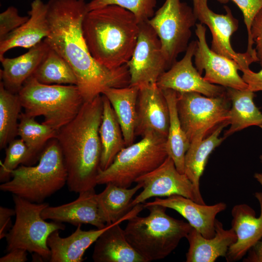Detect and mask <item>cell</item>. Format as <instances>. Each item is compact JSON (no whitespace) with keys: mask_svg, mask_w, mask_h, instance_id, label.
I'll return each instance as SVG.
<instances>
[{"mask_svg":"<svg viewBox=\"0 0 262 262\" xmlns=\"http://www.w3.org/2000/svg\"><path fill=\"white\" fill-rule=\"evenodd\" d=\"M46 4L49 33L44 41L72 67L84 102L92 101L108 88L130 85L127 64L109 69L90 54L82 30L88 12L84 0H49Z\"/></svg>","mask_w":262,"mask_h":262,"instance_id":"cell-1","label":"cell"},{"mask_svg":"<svg viewBox=\"0 0 262 262\" xmlns=\"http://www.w3.org/2000/svg\"><path fill=\"white\" fill-rule=\"evenodd\" d=\"M103 110L102 95L85 102L76 116L58 131L56 139L67 172L70 191L94 189L102 152L99 129Z\"/></svg>","mask_w":262,"mask_h":262,"instance_id":"cell-2","label":"cell"},{"mask_svg":"<svg viewBox=\"0 0 262 262\" xmlns=\"http://www.w3.org/2000/svg\"><path fill=\"white\" fill-rule=\"evenodd\" d=\"M83 36L93 58L109 69L126 65L137 42L139 23L129 10L115 5L88 11L82 22Z\"/></svg>","mask_w":262,"mask_h":262,"instance_id":"cell-3","label":"cell"},{"mask_svg":"<svg viewBox=\"0 0 262 262\" xmlns=\"http://www.w3.org/2000/svg\"><path fill=\"white\" fill-rule=\"evenodd\" d=\"M145 208L149 211L148 215H137L127 220L126 237L147 262L163 259L186 237L192 227L168 215L164 207L152 205Z\"/></svg>","mask_w":262,"mask_h":262,"instance_id":"cell-4","label":"cell"},{"mask_svg":"<svg viewBox=\"0 0 262 262\" xmlns=\"http://www.w3.org/2000/svg\"><path fill=\"white\" fill-rule=\"evenodd\" d=\"M10 180L0 190L34 203H43L67 182V172L56 138L49 141L35 166L21 165L13 170Z\"/></svg>","mask_w":262,"mask_h":262,"instance_id":"cell-5","label":"cell"},{"mask_svg":"<svg viewBox=\"0 0 262 262\" xmlns=\"http://www.w3.org/2000/svg\"><path fill=\"white\" fill-rule=\"evenodd\" d=\"M17 94L25 114L43 116L42 123L57 131L76 116L84 103L76 85L44 84L33 76Z\"/></svg>","mask_w":262,"mask_h":262,"instance_id":"cell-6","label":"cell"},{"mask_svg":"<svg viewBox=\"0 0 262 262\" xmlns=\"http://www.w3.org/2000/svg\"><path fill=\"white\" fill-rule=\"evenodd\" d=\"M166 139L154 133L124 147L106 169L99 170L97 184L129 188L137 179L160 165L168 156Z\"/></svg>","mask_w":262,"mask_h":262,"instance_id":"cell-7","label":"cell"},{"mask_svg":"<svg viewBox=\"0 0 262 262\" xmlns=\"http://www.w3.org/2000/svg\"><path fill=\"white\" fill-rule=\"evenodd\" d=\"M16 220L5 236L6 251L22 248L49 260L50 250L47 244L49 236L54 231L64 230L61 222H47L41 213L49 204L34 203L13 195Z\"/></svg>","mask_w":262,"mask_h":262,"instance_id":"cell-8","label":"cell"},{"mask_svg":"<svg viewBox=\"0 0 262 262\" xmlns=\"http://www.w3.org/2000/svg\"><path fill=\"white\" fill-rule=\"evenodd\" d=\"M177 108L181 127L190 142H199L229 121L227 93L209 97L196 92L177 93Z\"/></svg>","mask_w":262,"mask_h":262,"instance_id":"cell-9","label":"cell"},{"mask_svg":"<svg viewBox=\"0 0 262 262\" xmlns=\"http://www.w3.org/2000/svg\"><path fill=\"white\" fill-rule=\"evenodd\" d=\"M197 20L193 9L180 0H165L148 23L156 33L170 68L185 52Z\"/></svg>","mask_w":262,"mask_h":262,"instance_id":"cell-10","label":"cell"},{"mask_svg":"<svg viewBox=\"0 0 262 262\" xmlns=\"http://www.w3.org/2000/svg\"><path fill=\"white\" fill-rule=\"evenodd\" d=\"M130 86L156 83L169 67L161 41L147 21L139 23V32L132 55L127 64Z\"/></svg>","mask_w":262,"mask_h":262,"instance_id":"cell-11","label":"cell"},{"mask_svg":"<svg viewBox=\"0 0 262 262\" xmlns=\"http://www.w3.org/2000/svg\"><path fill=\"white\" fill-rule=\"evenodd\" d=\"M135 182L141 184L143 190L132 199V208L152 197L175 195L182 196L201 204L191 181L184 173L177 170L174 161L168 156L160 165L137 179Z\"/></svg>","mask_w":262,"mask_h":262,"instance_id":"cell-12","label":"cell"},{"mask_svg":"<svg viewBox=\"0 0 262 262\" xmlns=\"http://www.w3.org/2000/svg\"><path fill=\"white\" fill-rule=\"evenodd\" d=\"M196 46L194 53L196 68L209 82L225 88L239 90L248 88L247 84L238 71L239 65L234 60L218 54L208 47L206 38V29L201 23L196 24Z\"/></svg>","mask_w":262,"mask_h":262,"instance_id":"cell-13","label":"cell"},{"mask_svg":"<svg viewBox=\"0 0 262 262\" xmlns=\"http://www.w3.org/2000/svg\"><path fill=\"white\" fill-rule=\"evenodd\" d=\"M208 0H199L195 14L200 23L206 25L212 35L211 49L214 52L235 61L242 71L249 68L253 63L257 62L247 52L238 53L230 44L231 35L238 30V20L234 17L230 8L225 6L226 14H218L208 7Z\"/></svg>","mask_w":262,"mask_h":262,"instance_id":"cell-14","label":"cell"},{"mask_svg":"<svg viewBox=\"0 0 262 262\" xmlns=\"http://www.w3.org/2000/svg\"><path fill=\"white\" fill-rule=\"evenodd\" d=\"M196 46V41H191L183 57L160 77L157 85L162 90L171 89L177 93L196 92L209 97L225 95V87L209 82L193 66Z\"/></svg>","mask_w":262,"mask_h":262,"instance_id":"cell-15","label":"cell"},{"mask_svg":"<svg viewBox=\"0 0 262 262\" xmlns=\"http://www.w3.org/2000/svg\"><path fill=\"white\" fill-rule=\"evenodd\" d=\"M169 125V108L163 90L156 83L139 87L135 136L154 133L166 138Z\"/></svg>","mask_w":262,"mask_h":262,"instance_id":"cell-16","label":"cell"},{"mask_svg":"<svg viewBox=\"0 0 262 262\" xmlns=\"http://www.w3.org/2000/svg\"><path fill=\"white\" fill-rule=\"evenodd\" d=\"M144 208L142 203L134 206L101 234L95 243L92 254L95 262H147L128 242L124 229L120 226L122 222L138 215Z\"/></svg>","mask_w":262,"mask_h":262,"instance_id":"cell-17","label":"cell"},{"mask_svg":"<svg viewBox=\"0 0 262 262\" xmlns=\"http://www.w3.org/2000/svg\"><path fill=\"white\" fill-rule=\"evenodd\" d=\"M260 204L258 217L255 211L246 204H237L231 210V228L237 236L236 241L229 248L227 262L240 260L262 239V192L254 194Z\"/></svg>","mask_w":262,"mask_h":262,"instance_id":"cell-18","label":"cell"},{"mask_svg":"<svg viewBox=\"0 0 262 262\" xmlns=\"http://www.w3.org/2000/svg\"><path fill=\"white\" fill-rule=\"evenodd\" d=\"M152 205L162 206L177 211L194 229L207 238L215 235L216 216L227 207L226 204L223 202L207 205L178 195H172L165 198L156 197L153 201L144 204V207Z\"/></svg>","mask_w":262,"mask_h":262,"instance_id":"cell-19","label":"cell"},{"mask_svg":"<svg viewBox=\"0 0 262 262\" xmlns=\"http://www.w3.org/2000/svg\"><path fill=\"white\" fill-rule=\"evenodd\" d=\"M94 189L79 193L78 198L68 203L56 206H47L41 215L45 220L68 223L78 226L90 224L97 229L106 226L98 208Z\"/></svg>","mask_w":262,"mask_h":262,"instance_id":"cell-20","label":"cell"},{"mask_svg":"<svg viewBox=\"0 0 262 262\" xmlns=\"http://www.w3.org/2000/svg\"><path fill=\"white\" fill-rule=\"evenodd\" d=\"M215 231L213 237L207 238L192 228L186 237L189 243L186 262H214L220 257H226L229 247L236 241V233L232 228L224 229L217 219Z\"/></svg>","mask_w":262,"mask_h":262,"instance_id":"cell-21","label":"cell"},{"mask_svg":"<svg viewBox=\"0 0 262 262\" xmlns=\"http://www.w3.org/2000/svg\"><path fill=\"white\" fill-rule=\"evenodd\" d=\"M47 4L34 0L29 11L27 21L0 41V58L8 50L16 47L30 49L42 41L49 33Z\"/></svg>","mask_w":262,"mask_h":262,"instance_id":"cell-22","label":"cell"},{"mask_svg":"<svg viewBox=\"0 0 262 262\" xmlns=\"http://www.w3.org/2000/svg\"><path fill=\"white\" fill-rule=\"evenodd\" d=\"M111 224L102 229L83 230L78 225L75 231L66 237L60 236L59 230L48 237V246L51 254L50 262H82L84 254Z\"/></svg>","mask_w":262,"mask_h":262,"instance_id":"cell-23","label":"cell"},{"mask_svg":"<svg viewBox=\"0 0 262 262\" xmlns=\"http://www.w3.org/2000/svg\"><path fill=\"white\" fill-rule=\"evenodd\" d=\"M49 48L44 40L16 58H0V78L5 88L17 94L26 81L33 75Z\"/></svg>","mask_w":262,"mask_h":262,"instance_id":"cell-24","label":"cell"},{"mask_svg":"<svg viewBox=\"0 0 262 262\" xmlns=\"http://www.w3.org/2000/svg\"><path fill=\"white\" fill-rule=\"evenodd\" d=\"M228 125L227 123L221 125L201 141L190 142L185 155L184 173L192 183L196 195L202 204H205V203L200 191V179L209 155L225 139L219 135L223 129Z\"/></svg>","mask_w":262,"mask_h":262,"instance_id":"cell-25","label":"cell"},{"mask_svg":"<svg viewBox=\"0 0 262 262\" xmlns=\"http://www.w3.org/2000/svg\"><path fill=\"white\" fill-rule=\"evenodd\" d=\"M139 87L109 88L103 93L109 100L120 125L126 146L134 143Z\"/></svg>","mask_w":262,"mask_h":262,"instance_id":"cell-26","label":"cell"},{"mask_svg":"<svg viewBox=\"0 0 262 262\" xmlns=\"http://www.w3.org/2000/svg\"><path fill=\"white\" fill-rule=\"evenodd\" d=\"M231 103L229 109V128L224 133L225 139L234 132L252 126L262 124V113L254 102V92L248 88L239 90L226 88Z\"/></svg>","mask_w":262,"mask_h":262,"instance_id":"cell-27","label":"cell"},{"mask_svg":"<svg viewBox=\"0 0 262 262\" xmlns=\"http://www.w3.org/2000/svg\"><path fill=\"white\" fill-rule=\"evenodd\" d=\"M102 95L103 110L99 134L102 152L100 168L106 169L126 146L120 125L108 99Z\"/></svg>","mask_w":262,"mask_h":262,"instance_id":"cell-28","label":"cell"},{"mask_svg":"<svg viewBox=\"0 0 262 262\" xmlns=\"http://www.w3.org/2000/svg\"><path fill=\"white\" fill-rule=\"evenodd\" d=\"M106 185L101 193L96 194V200L102 218L106 224H111L122 219L132 208V197L142 186L139 183L131 188L112 183Z\"/></svg>","mask_w":262,"mask_h":262,"instance_id":"cell-29","label":"cell"},{"mask_svg":"<svg viewBox=\"0 0 262 262\" xmlns=\"http://www.w3.org/2000/svg\"><path fill=\"white\" fill-rule=\"evenodd\" d=\"M169 111V125L166 139V149L177 170L184 173V158L190 142L183 131L179 117L177 101L178 93L171 89L163 90Z\"/></svg>","mask_w":262,"mask_h":262,"instance_id":"cell-30","label":"cell"},{"mask_svg":"<svg viewBox=\"0 0 262 262\" xmlns=\"http://www.w3.org/2000/svg\"><path fill=\"white\" fill-rule=\"evenodd\" d=\"M58 131L49 126L37 122L35 117L25 113H21L17 130V135L26 144L30 153L28 165L35 163L50 140L57 138Z\"/></svg>","mask_w":262,"mask_h":262,"instance_id":"cell-31","label":"cell"},{"mask_svg":"<svg viewBox=\"0 0 262 262\" xmlns=\"http://www.w3.org/2000/svg\"><path fill=\"white\" fill-rule=\"evenodd\" d=\"M32 76L39 82L46 84L77 85V83L71 66L49 46Z\"/></svg>","mask_w":262,"mask_h":262,"instance_id":"cell-32","label":"cell"},{"mask_svg":"<svg viewBox=\"0 0 262 262\" xmlns=\"http://www.w3.org/2000/svg\"><path fill=\"white\" fill-rule=\"evenodd\" d=\"M17 94L6 89L0 83V148H4L17 135L22 108Z\"/></svg>","mask_w":262,"mask_h":262,"instance_id":"cell-33","label":"cell"},{"mask_svg":"<svg viewBox=\"0 0 262 262\" xmlns=\"http://www.w3.org/2000/svg\"><path fill=\"white\" fill-rule=\"evenodd\" d=\"M109 5H117L129 10L141 23L154 16L156 0H91L87 3V8L90 11Z\"/></svg>","mask_w":262,"mask_h":262,"instance_id":"cell-34","label":"cell"},{"mask_svg":"<svg viewBox=\"0 0 262 262\" xmlns=\"http://www.w3.org/2000/svg\"><path fill=\"white\" fill-rule=\"evenodd\" d=\"M30 153L28 147L21 139H14L8 145L5 157L0 167V182L3 183L10 180L13 170L20 164L28 165Z\"/></svg>","mask_w":262,"mask_h":262,"instance_id":"cell-35","label":"cell"},{"mask_svg":"<svg viewBox=\"0 0 262 262\" xmlns=\"http://www.w3.org/2000/svg\"><path fill=\"white\" fill-rule=\"evenodd\" d=\"M221 3H226L229 0L234 2L241 10L246 25L247 35V48L246 52L258 62L256 51L253 48L254 42L251 36V24L257 13L262 9V0H217Z\"/></svg>","mask_w":262,"mask_h":262,"instance_id":"cell-36","label":"cell"},{"mask_svg":"<svg viewBox=\"0 0 262 262\" xmlns=\"http://www.w3.org/2000/svg\"><path fill=\"white\" fill-rule=\"evenodd\" d=\"M29 16H20L18 10L10 6L0 14V41L10 33L25 23Z\"/></svg>","mask_w":262,"mask_h":262,"instance_id":"cell-37","label":"cell"},{"mask_svg":"<svg viewBox=\"0 0 262 262\" xmlns=\"http://www.w3.org/2000/svg\"><path fill=\"white\" fill-rule=\"evenodd\" d=\"M250 32L252 40L256 45L254 49L258 62L262 66V9L253 19Z\"/></svg>","mask_w":262,"mask_h":262,"instance_id":"cell-38","label":"cell"},{"mask_svg":"<svg viewBox=\"0 0 262 262\" xmlns=\"http://www.w3.org/2000/svg\"><path fill=\"white\" fill-rule=\"evenodd\" d=\"M242 72V77L247 84L248 89L253 92L262 91V67L257 72L252 71L249 68L244 69Z\"/></svg>","mask_w":262,"mask_h":262,"instance_id":"cell-39","label":"cell"},{"mask_svg":"<svg viewBox=\"0 0 262 262\" xmlns=\"http://www.w3.org/2000/svg\"><path fill=\"white\" fill-rule=\"evenodd\" d=\"M16 215L15 209L0 207V239L5 237L12 226V217Z\"/></svg>","mask_w":262,"mask_h":262,"instance_id":"cell-40","label":"cell"},{"mask_svg":"<svg viewBox=\"0 0 262 262\" xmlns=\"http://www.w3.org/2000/svg\"><path fill=\"white\" fill-rule=\"evenodd\" d=\"M27 251L22 248L10 250L0 258V262H25L28 260Z\"/></svg>","mask_w":262,"mask_h":262,"instance_id":"cell-41","label":"cell"},{"mask_svg":"<svg viewBox=\"0 0 262 262\" xmlns=\"http://www.w3.org/2000/svg\"><path fill=\"white\" fill-rule=\"evenodd\" d=\"M247 256L243 259L244 262H262V239L247 252Z\"/></svg>","mask_w":262,"mask_h":262,"instance_id":"cell-42","label":"cell"},{"mask_svg":"<svg viewBox=\"0 0 262 262\" xmlns=\"http://www.w3.org/2000/svg\"><path fill=\"white\" fill-rule=\"evenodd\" d=\"M254 177L262 187V173H256Z\"/></svg>","mask_w":262,"mask_h":262,"instance_id":"cell-43","label":"cell"},{"mask_svg":"<svg viewBox=\"0 0 262 262\" xmlns=\"http://www.w3.org/2000/svg\"><path fill=\"white\" fill-rule=\"evenodd\" d=\"M193 10L195 13L197 10L199 0H193Z\"/></svg>","mask_w":262,"mask_h":262,"instance_id":"cell-44","label":"cell"},{"mask_svg":"<svg viewBox=\"0 0 262 262\" xmlns=\"http://www.w3.org/2000/svg\"><path fill=\"white\" fill-rule=\"evenodd\" d=\"M260 159L262 164V155L260 156Z\"/></svg>","mask_w":262,"mask_h":262,"instance_id":"cell-45","label":"cell"},{"mask_svg":"<svg viewBox=\"0 0 262 262\" xmlns=\"http://www.w3.org/2000/svg\"><path fill=\"white\" fill-rule=\"evenodd\" d=\"M262 129V124L259 126Z\"/></svg>","mask_w":262,"mask_h":262,"instance_id":"cell-46","label":"cell"}]
</instances>
